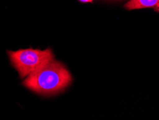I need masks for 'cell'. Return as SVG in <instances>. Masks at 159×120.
Wrapping results in <instances>:
<instances>
[{"instance_id":"5","label":"cell","mask_w":159,"mask_h":120,"mask_svg":"<svg viewBox=\"0 0 159 120\" xmlns=\"http://www.w3.org/2000/svg\"><path fill=\"white\" fill-rule=\"evenodd\" d=\"M108 1H121V0H108Z\"/></svg>"},{"instance_id":"1","label":"cell","mask_w":159,"mask_h":120,"mask_svg":"<svg viewBox=\"0 0 159 120\" xmlns=\"http://www.w3.org/2000/svg\"><path fill=\"white\" fill-rule=\"evenodd\" d=\"M72 81V77L67 68L52 60L30 74L22 84L34 93L48 96L62 92Z\"/></svg>"},{"instance_id":"4","label":"cell","mask_w":159,"mask_h":120,"mask_svg":"<svg viewBox=\"0 0 159 120\" xmlns=\"http://www.w3.org/2000/svg\"><path fill=\"white\" fill-rule=\"evenodd\" d=\"M78 1L83 3H91L93 2V0H78Z\"/></svg>"},{"instance_id":"3","label":"cell","mask_w":159,"mask_h":120,"mask_svg":"<svg viewBox=\"0 0 159 120\" xmlns=\"http://www.w3.org/2000/svg\"><path fill=\"white\" fill-rule=\"evenodd\" d=\"M124 7L127 10L150 8L159 12V0H129Z\"/></svg>"},{"instance_id":"2","label":"cell","mask_w":159,"mask_h":120,"mask_svg":"<svg viewBox=\"0 0 159 120\" xmlns=\"http://www.w3.org/2000/svg\"><path fill=\"white\" fill-rule=\"evenodd\" d=\"M11 65L17 70L21 79L29 76L54 60L51 49H20L17 51H7Z\"/></svg>"}]
</instances>
